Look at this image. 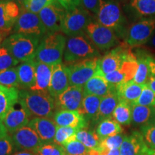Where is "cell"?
Wrapping results in <instances>:
<instances>
[{
	"label": "cell",
	"instance_id": "1",
	"mask_svg": "<svg viewBox=\"0 0 155 155\" xmlns=\"http://www.w3.org/2000/svg\"><path fill=\"white\" fill-rule=\"evenodd\" d=\"M21 107L32 117H51L55 108V101L49 93L22 90L19 91V101Z\"/></svg>",
	"mask_w": 155,
	"mask_h": 155
},
{
	"label": "cell",
	"instance_id": "2",
	"mask_svg": "<svg viewBox=\"0 0 155 155\" xmlns=\"http://www.w3.org/2000/svg\"><path fill=\"white\" fill-rule=\"evenodd\" d=\"M66 42V38L61 32L47 33L40 39L35 60L51 65L61 63Z\"/></svg>",
	"mask_w": 155,
	"mask_h": 155
},
{
	"label": "cell",
	"instance_id": "3",
	"mask_svg": "<svg viewBox=\"0 0 155 155\" xmlns=\"http://www.w3.org/2000/svg\"><path fill=\"white\" fill-rule=\"evenodd\" d=\"M40 39L35 37L15 33L4 40L2 46L7 48L19 63L35 59Z\"/></svg>",
	"mask_w": 155,
	"mask_h": 155
},
{
	"label": "cell",
	"instance_id": "4",
	"mask_svg": "<svg viewBox=\"0 0 155 155\" xmlns=\"http://www.w3.org/2000/svg\"><path fill=\"white\" fill-rule=\"evenodd\" d=\"M99 52L96 46L89 40L86 34L69 37L64 52L63 59L65 65L98 58Z\"/></svg>",
	"mask_w": 155,
	"mask_h": 155
},
{
	"label": "cell",
	"instance_id": "5",
	"mask_svg": "<svg viewBox=\"0 0 155 155\" xmlns=\"http://www.w3.org/2000/svg\"><path fill=\"white\" fill-rule=\"evenodd\" d=\"M97 22L111 29L116 33H122L125 17L119 4L115 0H100Z\"/></svg>",
	"mask_w": 155,
	"mask_h": 155
},
{
	"label": "cell",
	"instance_id": "6",
	"mask_svg": "<svg viewBox=\"0 0 155 155\" xmlns=\"http://www.w3.org/2000/svg\"><path fill=\"white\" fill-rule=\"evenodd\" d=\"M92 19L91 14L80 5L65 10L61 31L71 37L86 34V30Z\"/></svg>",
	"mask_w": 155,
	"mask_h": 155
},
{
	"label": "cell",
	"instance_id": "7",
	"mask_svg": "<svg viewBox=\"0 0 155 155\" xmlns=\"http://www.w3.org/2000/svg\"><path fill=\"white\" fill-rule=\"evenodd\" d=\"M99 61V58H94L66 65L69 73L70 86H84L100 71Z\"/></svg>",
	"mask_w": 155,
	"mask_h": 155
},
{
	"label": "cell",
	"instance_id": "8",
	"mask_svg": "<svg viewBox=\"0 0 155 155\" xmlns=\"http://www.w3.org/2000/svg\"><path fill=\"white\" fill-rule=\"evenodd\" d=\"M86 35L97 49L103 51L111 49L119 43V39L116 32L97 21L93 20L89 23Z\"/></svg>",
	"mask_w": 155,
	"mask_h": 155
},
{
	"label": "cell",
	"instance_id": "9",
	"mask_svg": "<svg viewBox=\"0 0 155 155\" xmlns=\"http://www.w3.org/2000/svg\"><path fill=\"white\" fill-rule=\"evenodd\" d=\"M155 30V19H144L134 23L128 29L125 43L129 48H138L150 40Z\"/></svg>",
	"mask_w": 155,
	"mask_h": 155
},
{
	"label": "cell",
	"instance_id": "10",
	"mask_svg": "<svg viewBox=\"0 0 155 155\" xmlns=\"http://www.w3.org/2000/svg\"><path fill=\"white\" fill-rule=\"evenodd\" d=\"M126 43L120 44L100 58L99 70L103 75L108 74L120 68L122 64L136 55Z\"/></svg>",
	"mask_w": 155,
	"mask_h": 155
},
{
	"label": "cell",
	"instance_id": "11",
	"mask_svg": "<svg viewBox=\"0 0 155 155\" xmlns=\"http://www.w3.org/2000/svg\"><path fill=\"white\" fill-rule=\"evenodd\" d=\"M15 33L35 37L41 39L47 34L38 14L22 9L14 27Z\"/></svg>",
	"mask_w": 155,
	"mask_h": 155
},
{
	"label": "cell",
	"instance_id": "12",
	"mask_svg": "<svg viewBox=\"0 0 155 155\" xmlns=\"http://www.w3.org/2000/svg\"><path fill=\"white\" fill-rule=\"evenodd\" d=\"M65 9L55 2L46 7L38 15L47 31V33H53L61 31Z\"/></svg>",
	"mask_w": 155,
	"mask_h": 155
},
{
	"label": "cell",
	"instance_id": "13",
	"mask_svg": "<svg viewBox=\"0 0 155 155\" xmlns=\"http://www.w3.org/2000/svg\"><path fill=\"white\" fill-rule=\"evenodd\" d=\"M21 14V6L13 0H0V32L7 35Z\"/></svg>",
	"mask_w": 155,
	"mask_h": 155
},
{
	"label": "cell",
	"instance_id": "14",
	"mask_svg": "<svg viewBox=\"0 0 155 155\" xmlns=\"http://www.w3.org/2000/svg\"><path fill=\"white\" fill-rule=\"evenodd\" d=\"M12 139L17 148L33 152L45 144L38 134L29 126L15 131L12 134Z\"/></svg>",
	"mask_w": 155,
	"mask_h": 155
},
{
	"label": "cell",
	"instance_id": "15",
	"mask_svg": "<svg viewBox=\"0 0 155 155\" xmlns=\"http://www.w3.org/2000/svg\"><path fill=\"white\" fill-rule=\"evenodd\" d=\"M83 96V87L70 86L55 98V106L60 110L78 111Z\"/></svg>",
	"mask_w": 155,
	"mask_h": 155
},
{
	"label": "cell",
	"instance_id": "16",
	"mask_svg": "<svg viewBox=\"0 0 155 155\" xmlns=\"http://www.w3.org/2000/svg\"><path fill=\"white\" fill-rule=\"evenodd\" d=\"M138 68V60L137 56L129 58L122 64L119 69L104 75L106 81L116 86L123 83L133 81Z\"/></svg>",
	"mask_w": 155,
	"mask_h": 155
},
{
	"label": "cell",
	"instance_id": "17",
	"mask_svg": "<svg viewBox=\"0 0 155 155\" xmlns=\"http://www.w3.org/2000/svg\"><path fill=\"white\" fill-rule=\"evenodd\" d=\"M70 86L68 70L65 63L54 65L49 87V94L54 99Z\"/></svg>",
	"mask_w": 155,
	"mask_h": 155
},
{
	"label": "cell",
	"instance_id": "18",
	"mask_svg": "<svg viewBox=\"0 0 155 155\" xmlns=\"http://www.w3.org/2000/svg\"><path fill=\"white\" fill-rule=\"evenodd\" d=\"M28 126L38 134L45 144L53 142L58 127L53 119L48 117H35L30 120Z\"/></svg>",
	"mask_w": 155,
	"mask_h": 155
},
{
	"label": "cell",
	"instance_id": "19",
	"mask_svg": "<svg viewBox=\"0 0 155 155\" xmlns=\"http://www.w3.org/2000/svg\"><path fill=\"white\" fill-rule=\"evenodd\" d=\"M149 150L142 134L139 131L124 136L119 149L120 155H144Z\"/></svg>",
	"mask_w": 155,
	"mask_h": 155
},
{
	"label": "cell",
	"instance_id": "20",
	"mask_svg": "<svg viewBox=\"0 0 155 155\" xmlns=\"http://www.w3.org/2000/svg\"><path fill=\"white\" fill-rule=\"evenodd\" d=\"M116 91V86L108 83L104 75L99 71L83 86L84 95H94L104 97Z\"/></svg>",
	"mask_w": 155,
	"mask_h": 155
},
{
	"label": "cell",
	"instance_id": "21",
	"mask_svg": "<svg viewBox=\"0 0 155 155\" xmlns=\"http://www.w3.org/2000/svg\"><path fill=\"white\" fill-rule=\"evenodd\" d=\"M53 120L58 127H73L78 129H85L88 124L78 111L59 110L54 114Z\"/></svg>",
	"mask_w": 155,
	"mask_h": 155
},
{
	"label": "cell",
	"instance_id": "22",
	"mask_svg": "<svg viewBox=\"0 0 155 155\" xmlns=\"http://www.w3.org/2000/svg\"><path fill=\"white\" fill-rule=\"evenodd\" d=\"M53 67L54 65H48L36 61L35 83L30 89V91L49 93V87L53 75Z\"/></svg>",
	"mask_w": 155,
	"mask_h": 155
},
{
	"label": "cell",
	"instance_id": "23",
	"mask_svg": "<svg viewBox=\"0 0 155 155\" xmlns=\"http://www.w3.org/2000/svg\"><path fill=\"white\" fill-rule=\"evenodd\" d=\"M7 132L14 134L19 129L26 127L30 122V116L22 107L18 109L13 108L2 120Z\"/></svg>",
	"mask_w": 155,
	"mask_h": 155
},
{
	"label": "cell",
	"instance_id": "24",
	"mask_svg": "<svg viewBox=\"0 0 155 155\" xmlns=\"http://www.w3.org/2000/svg\"><path fill=\"white\" fill-rule=\"evenodd\" d=\"M17 71L20 85L19 88L24 90H30L35 83V59L21 63L20 65L17 67Z\"/></svg>",
	"mask_w": 155,
	"mask_h": 155
},
{
	"label": "cell",
	"instance_id": "25",
	"mask_svg": "<svg viewBox=\"0 0 155 155\" xmlns=\"http://www.w3.org/2000/svg\"><path fill=\"white\" fill-rule=\"evenodd\" d=\"M143 87L142 85L137 84L134 81H131L117 85L116 91L119 100L125 101L133 105L140 97Z\"/></svg>",
	"mask_w": 155,
	"mask_h": 155
},
{
	"label": "cell",
	"instance_id": "26",
	"mask_svg": "<svg viewBox=\"0 0 155 155\" xmlns=\"http://www.w3.org/2000/svg\"><path fill=\"white\" fill-rule=\"evenodd\" d=\"M19 91L17 88L5 87L0 91V119L3 120L19 101Z\"/></svg>",
	"mask_w": 155,
	"mask_h": 155
},
{
	"label": "cell",
	"instance_id": "27",
	"mask_svg": "<svg viewBox=\"0 0 155 155\" xmlns=\"http://www.w3.org/2000/svg\"><path fill=\"white\" fill-rule=\"evenodd\" d=\"M102 98L103 97L94 96V95H84L83 96L82 103H81V106L79 108L78 112L88 122L90 120L94 121L96 119Z\"/></svg>",
	"mask_w": 155,
	"mask_h": 155
},
{
	"label": "cell",
	"instance_id": "28",
	"mask_svg": "<svg viewBox=\"0 0 155 155\" xmlns=\"http://www.w3.org/2000/svg\"><path fill=\"white\" fill-rule=\"evenodd\" d=\"M119 102L116 91L111 92L107 96L103 97L101 101L99 109L94 122H101L103 120L112 118L114 110Z\"/></svg>",
	"mask_w": 155,
	"mask_h": 155
},
{
	"label": "cell",
	"instance_id": "29",
	"mask_svg": "<svg viewBox=\"0 0 155 155\" xmlns=\"http://www.w3.org/2000/svg\"><path fill=\"white\" fill-rule=\"evenodd\" d=\"M122 131L123 129L121 124L116 122L113 118H110L99 122L96 132L101 141L112 136L120 134Z\"/></svg>",
	"mask_w": 155,
	"mask_h": 155
},
{
	"label": "cell",
	"instance_id": "30",
	"mask_svg": "<svg viewBox=\"0 0 155 155\" xmlns=\"http://www.w3.org/2000/svg\"><path fill=\"white\" fill-rule=\"evenodd\" d=\"M138 60V68L134 78V81L139 85L147 84V81L151 76L150 65H149V57L150 55L141 53L139 55L135 54Z\"/></svg>",
	"mask_w": 155,
	"mask_h": 155
},
{
	"label": "cell",
	"instance_id": "31",
	"mask_svg": "<svg viewBox=\"0 0 155 155\" xmlns=\"http://www.w3.org/2000/svg\"><path fill=\"white\" fill-rule=\"evenodd\" d=\"M112 118L121 125H129L132 121L131 104L125 101L119 100L114 110Z\"/></svg>",
	"mask_w": 155,
	"mask_h": 155
},
{
	"label": "cell",
	"instance_id": "32",
	"mask_svg": "<svg viewBox=\"0 0 155 155\" xmlns=\"http://www.w3.org/2000/svg\"><path fill=\"white\" fill-rule=\"evenodd\" d=\"M79 130L81 129L73 127H58L53 143L65 147L71 141L76 140V134Z\"/></svg>",
	"mask_w": 155,
	"mask_h": 155
},
{
	"label": "cell",
	"instance_id": "33",
	"mask_svg": "<svg viewBox=\"0 0 155 155\" xmlns=\"http://www.w3.org/2000/svg\"><path fill=\"white\" fill-rule=\"evenodd\" d=\"M132 121L136 124H144L150 121L154 113V107L137 105H131Z\"/></svg>",
	"mask_w": 155,
	"mask_h": 155
},
{
	"label": "cell",
	"instance_id": "34",
	"mask_svg": "<svg viewBox=\"0 0 155 155\" xmlns=\"http://www.w3.org/2000/svg\"><path fill=\"white\" fill-rule=\"evenodd\" d=\"M131 8L143 17H155V0H130Z\"/></svg>",
	"mask_w": 155,
	"mask_h": 155
},
{
	"label": "cell",
	"instance_id": "35",
	"mask_svg": "<svg viewBox=\"0 0 155 155\" xmlns=\"http://www.w3.org/2000/svg\"><path fill=\"white\" fill-rule=\"evenodd\" d=\"M76 139L77 140L83 143L88 150L97 148L101 141L96 132L86 130L84 129L78 131L76 134Z\"/></svg>",
	"mask_w": 155,
	"mask_h": 155
},
{
	"label": "cell",
	"instance_id": "36",
	"mask_svg": "<svg viewBox=\"0 0 155 155\" xmlns=\"http://www.w3.org/2000/svg\"><path fill=\"white\" fill-rule=\"evenodd\" d=\"M0 85L8 88H19L17 68H12L0 72Z\"/></svg>",
	"mask_w": 155,
	"mask_h": 155
},
{
	"label": "cell",
	"instance_id": "37",
	"mask_svg": "<svg viewBox=\"0 0 155 155\" xmlns=\"http://www.w3.org/2000/svg\"><path fill=\"white\" fill-rule=\"evenodd\" d=\"M53 2L54 0H25L22 8L30 12L39 14L45 7Z\"/></svg>",
	"mask_w": 155,
	"mask_h": 155
},
{
	"label": "cell",
	"instance_id": "38",
	"mask_svg": "<svg viewBox=\"0 0 155 155\" xmlns=\"http://www.w3.org/2000/svg\"><path fill=\"white\" fill-rule=\"evenodd\" d=\"M19 62L4 46L0 48V72L18 65Z\"/></svg>",
	"mask_w": 155,
	"mask_h": 155
},
{
	"label": "cell",
	"instance_id": "39",
	"mask_svg": "<svg viewBox=\"0 0 155 155\" xmlns=\"http://www.w3.org/2000/svg\"><path fill=\"white\" fill-rule=\"evenodd\" d=\"M35 153L38 155H66V152L63 147L54 143L44 144L39 147Z\"/></svg>",
	"mask_w": 155,
	"mask_h": 155
},
{
	"label": "cell",
	"instance_id": "40",
	"mask_svg": "<svg viewBox=\"0 0 155 155\" xmlns=\"http://www.w3.org/2000/svg\"><path fill=\"white\" fill-rule=\"evenodd\" d=\"M134 104L140 106H149V107H154L155 106V93L144 85L143 87L142 92L139 99Z\"/></svg>",
	"mask_w": 155,
	"mask_h": 155
},
{
	"label": "cell",
	"instance_id": "41",
	"mask_svg": "<svg viewBox=\"0 0 155 155\" xmlns=\"http://www.w3.org/2000/svg\"><path fill=\"white\" fill-rule=\"evenodd\" d=\"M67 155H88L89 150L78 140H74L63 147Z\"/></svg>",
	"mask_w": 155,
	"mask_h": 155
},
{
	"label": "cell",
	"instance_id": "42",
	"mask_svg": "<svg viewBox=\"0 0 155 155\" xmlns=\"http://www.w3.org/2000/svg\"><path fill=\"white\" fill-rule=\"evenodd\" d=\"M124 138V137L121 135V134L112 136V137H108V138H106L101 141L98 147H103V148L107 149V150H109L120 149L122 142H123Z\"/></svg>",
	"mask_w": 155,
	"mask_h": 155
},
{
	"label": "cell",
	"instance_id": "43",
	"mask_svg": "<svg viewBox=\"0 0 155 155\" xmlns=\"http://www.w3.org/2000/svg\"><path fill=\"white\" fill-rule=\"evenodd\" d=\"M141 134L150 150H155V126L145 125L141 128Z\"/></svg>",
	"mask_w": 155,
	"mask_h": 155
},
{
	"label": "cell",
	"instance_id": "44",
	"mask_svg": "<svg viewBox=\"0 0 155 155\" xmlns=\"http://www.w3.org/2000/svg\"><path fill=\"white\" fill-rule=\"evenodd\" d=\"M13 149L14 143L12 137L7 135L0 140V155H11Z\"/></svg>",
	"mask_w": 155,
	"mask_h": 155
},
{
	"label": "cell",
	"instance_id": "45",
	"mask_svg": "<svg viewBox=\"0 0 155 155\" xmlns=\"http://www.w3.org/2000/svg\"><path fill=\"white\" fill-rule=\"evenodd\" d=\"M78 4L91 14L96 15L99 9L100 0H78Z\"/></svg>",
	"mask_w": 155,
	"mask_h": 155
},
{
	"label": "cell",
	"instance_id": "46",
	"mask_svg": "<svg viewBox=\"0 0 155 155\" xmlns=\"http://www.w3.org/2000/svg\"><path fill=\"white\" fill-rule=\"evenodd\" d=\"M56 3L63 7L65 10H68L79 5L78 0H54Z\"/></svg>",
	"mask_w": 155,
	"mask_h": 155
},
{
	"label": "cell",
	"instance_id": "47",
	"mask_svg": "<svg viewBox=\"0 0 155 155\" xmlns=\"http://www.w3.org/2000/svg\"><path fill=\"white\" fill-rule=\"evenodd\" d=\"M98 151H99L100 155H120L119 149L116 150H107V149L103 148V147H97Z\"/></svg>",
	"mask_w": 155,
	"mask_h": 155
},
{
	"label": "cell",
	"instance_id": "48",
	"mask_svg": "<svg viewBox=\"0 0 155 155\" xmlns=\"http://www.w3.org/2000/svg\"><path fill=\"white\" fill-rule=\"evenodd\" d=\"M149 65H150V74L155 77V58L152 55L149 57Z\"/></svg>",
	"mask_w": 155,
	"mask_h": 155
},
{
	"label": "cell",
	"instance_id": "49",
	"mask_svg": "<svg viewBox=\"0 0 155 155\" xmlns=\"http://www.w3.org/2000/svg\"><path fill=\"white\" fill-rule=\"evenodd\" d=\"M7 133L8 132H7V129H6L5 126L4 125L2 120L0 119V140H1L2 139H3L4 137H5L6 136L8 135Z\"/></svg>",
	"mask_w": 155,
	"mask_h": 155
},
{
	"label": "cell",
	"instance_id": "50",
	"mask_svg": "<svg viewBox=\"0 0 155 155\" xmlns=\"http://www.w3.org/2000/svg\"><path fill=\"white\" fill-rule=\"evenodd\" d=\"M146 86H148L152 91H154L155 93V77L151 75L150 78H149L148 81H147Z\"/></svg>",
	"mask_w": 155,
	"mask_h": 155
},
{
	"label": "cell",
	"instance_id": "51",
	"mask_svg": "<svg viewBox=\"0 0 155 155\" xmlns=\"http://www.w3.org/2000/svg\"><path fill=\"white\" fill-rule=\"evenodd\" d=\"M13 155H38L36 153L30 152V151H23V152H19L15 153Z\"/></svg>",
	"mask_w": 155,
	"mask_h": 155
},
{
	"label": "cell",
	"instance_id": "52",
	"mask_svg": "<svg viewBox=\"0 0 155 155\" xmlns=\"http://www.w3.org/2000/svg\"><path fill=\"white\" fill-rule=\"evenodd\" d=\"M150 47L153 51L155 52V35L152 37V38L150 39Z\"/></svg>",
	"mask_w": 155,
	"mask_h": 155
},
{
	"label": "cell",
	"instance_id": "53",
	"mask_svg": "<svg viewBox=\"0 0 155 155\" xmlns=\"http://www.w3.org/2000/svg\"><path fill=\"white\" fill-rule=\"evenodd\" d=\"M88 155H100L99 151L97 148L93 149V150H89Z\"/></svg>",
	"mask_w": 155,
	"mask_h": 155
},
{
	"label": "cell",
	"instance_id": "54",
	"mask_svg": "<svg viewBox=\"0 0 155 155\" xmlns=\"http://www.w3.org/2000/svg\"><path fill=\"white\" fill-rule=\"evenodd\" d=\"M6 36H7V35L6 34L2 33V32H0V45H1L2 42L3 41V40L5 39Z\"/></svg>",
	"mask_w": 155,
	"mask_h": 155
},
{
	"label": "cell",
	"instance_id": "55",
	"mask_svg": "<svg viewBox=\"0 0 155 155\" xmlns=\"http://www.w3.org/2000/svg\"><path fill=\"white\" fill-rule=\"evenodd\" d=\"M144 155H155V150H149Z\"/></svg>",
	"mask_w": 155,
	"mask_h": 155
},
{
	"label": "cell",
	"instance_id": "56",
	"mask_svg": "<svg viewBox=\"0 0 155 155\" xmlns=\"http://www.w3.org/2000/svg\"><path fill=\"white\" fill-rule=\"evenodd\" d=\"M13 1L16 2H17V4H19V5H20V6H22V5H23V3H24L25 0H13Z\"/></svg>",
	"mask_w": 155,
	"mask_h": 155
},
{
	"label": "cell",
	"instance_id": "57",
	"mask_svg": "<svg viewBox=\"0 0 155 155\" xmlns=\"http://www.w3.org/2000/svg\"><path fill=\"white\" fill-rule=\"evenodd\" d=\"M5 86H2V85H0V91H2L4 88H5Z\"/></svg>",
	"mask_w": 155,
	"mask_h": 155
},
{
	"label": "cell",
	"instance_id": "58",
	"mask_svg": "<svg viewBox=\"0 0 155 155\" xmlns=\"http://www.w3.org/2000/svg\"><path fill=\"white\" fill-rule=\"evenodd\" d=\"M120 1H126V0H120Z\"/></svg>",
	"mask_w": 155,
	"mask_h": 155
}]
</instances>
